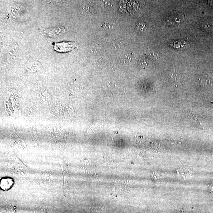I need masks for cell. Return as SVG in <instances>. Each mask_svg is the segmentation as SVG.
I'll use <instances>...</instances> for the list:
<instances>
[{
    "label": "cell",
    "instance_id": "obj_1",
    "mask_svg": "<svg viewBox=\"0 0 213 213\" xmlns=\"http://www.w3.org/2000/svg\"><path fill=\"white\" fill-rule=\"evenodd\" d=\"M75 44L74 42L64 41L55 43L54 49L59 52L66 53L70 51L75 48Z\"/></svg>",
    "mask_w": 213,
    "mask_h": 213
},
{
    "label": "cell",
    "instance_id": "obj_2",
    "mask_svg": "<svg viewBox=\"0 0 213 213\" xmlns=\"http://www.w3.org/2000/svg\"><path fill=\"white\" fill-rule=\"evenodd\" d=\"M177 173L179 176L187 178L192 174V172L190 169L187 168H180L177 170Z\"/></svg>",
    "mask_w": 213,
    "mask_h": 213
},
{
    "label": "cell",
    "instance_id": "obj_3",
    "mask_svg": "<svg viewBox=\"0 0 213 213\" xmlns=\"http://www.w3.org/2000/svg\"><path fill=\"white\" fill-rule=\"evenodd\" d=\"M202 26L206 31L213 30V22L209 20L205 21L202 22Z\"/></svg>",
    "mask_w": 213,
    "mask_h": 213
},
{
    "label": "cell",
    "instance_id": "obj_4",
    "mask_svg": "<svg viewBox=\"0 0 213 213\" xmlns=\"http://www.w3.org/2000/svg\"><path fill=\"white\" fill-rule=\"evenodd\" d=\"M188 116H189V118L194 122L196 124H199V121L198 120L197 117L193 114L190 112H188Z\"/></svg>",
    "mask_w": 213,
    "mask_h": 213
},
{
    "label": "cell",
    "instance_id": "obj_5",
    "mask_svg": "<svg viewBox=\"0 0 213 213\" xmlns=\"http://www.w3.org/2000/svg\"><path fill=\"white\" fill-rule=\"evenodd\" d=\"M170 76L171 79H173L174 81H177V75L176 74L174 73H170Z\"/></svg>",
    "mask_w": 213,
    "mask_h": 213
}]
</instances>
